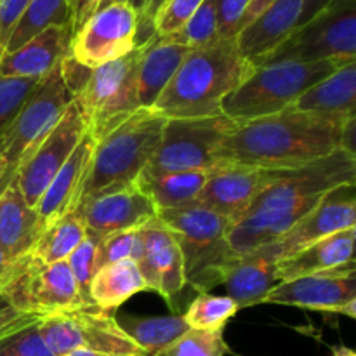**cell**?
<instances>
[{
    "label": "cell",
    "mask_w": 356,
    "mask_h": 356,
    "mask_svg": "<svg viewBox=\"0 0 356 356\" xmlns=\"http://www.w3.org/2000/svg\"><path fill=\"white\" fill-rule=\"evenodd\" d=\"M356 184V155L337 149L329 156L292 169H270V181L245 214L226 232L235 256L280 242L330 190Z\"/></svg>",
    "instance_id": "1"
},
{
    "label": "cell",
    "mask_w": 356,
    "mask_h": 356,
    "mask_svg": "<svg viewBox=\"0 0 356 356\" xmlns=\"http://www.w3.org/2000/svg\"><path fill=\"white\" fill-rule=\"evenodd\" d=\"M356 117V115H355ZM353 117H325L291 108L280 113L236 122L219 148V162L261 169H292L343 148V129Z\"/></svg>",
    "instance_id": "2"
},
{
    "label": "cell",
    "mask_w": 356,
    "mask_h": 356,
    "mask_svg": "<svg viewBox=\"0 0 356 356\" xmlns=\"http://www.w3.org/2000/svg\"><path fill=\"white\" fill-rule=\"evenodd\" d=\"M256 66L238 52L235 38H219L191 49L152 106L165 118H200L221 115L222 101Z\"/></svg>",
    "instance_id": "3"
},
{
    "label": "cell",
    "mask_w": 356,
    "mask_h": 356,
    "mask_svg": "<svg viewBox=\"0 0 356 356\" xmlns=\"http://www.w3.org/2000/svg\"><path fill=\"white\" fill-rule=\"evenodd\" d=\"M165 120L152 108H139L97 136L80 202L134 183L155 155Z\"/></svg>",
    "instance_id": "4"
},
{
    "label": "cell",
    "mask_w": 356,
    "mask_h": 356,
    "mask_svg": "<svg viewBox=\"0 0 356 356\" xmlns=\"http://www.w3.org/2000/svg\"><path fill=\"white\" fill-rule=\"evenodd\" d=\"M356 63V61H355ZM346 63L323 61H275L254 68L222 101V115L235 122H247L287 110L305 90L318 83ZM350 65V63H348Z\"/></svg>",
    "instance_id": "5"
},
{
    "label": "cell",
    "mask_w": 356,
    "mask_h": 356,
    "mask_svg": "<svg viewBox=\"0 0 356 356\" xmlns=\"http://www.w3.org/2000/svg\"><path fill=\"white\" fill-rule=\"evenodd\" d=\"M156 219L179 243L186 282L200 292L218 285L225 266L235 257L226 243V232L232 221L198 202L163 209L159 211Z\"/></svg>",
    "instance_id": "6"
},
{
    "label": "cell",
    "mask_w": 356,
    "mask_h": 356,
    "mask_svg": "<svg viewBox=\"0 0 356 356\" xmlns=\"http://www.w3.org/2000/svg\"><path fill=\"white\" fill-rule=\"evenodd\" d=\"M0 294L21 313L47 316L89 308L66 261L47 264L33 252L10 259Z\"/></svg>",
    "instance_id": "7"
},
{
    "label": "cell",
    "mask_w": 356,
    "mask_h": 356,
    "mask_svg": "<svg viewBox=\"0 0 356 356\" xmlns=\"http://www.w3.org/2000/svg\"><path fill=\"white\" fill-rule=\"evenodd\" d=\"M141 52L143 45H139L124 58L89 70L80 83L75 101L92 139L139 110L138 68Z\"/></svg>",
    "instance_id": "8"
},
{
    "label": "cell",
    "mask_w": 356,
    "mask_h": 356,
    "mask_svg": "<svg viewBox=\"0 0 356 356\" xmlns=\"http://www.w3.org/2000/svg\"><path fill=\"white\" fill-rule=\"evenodd\" d=\"M38 329L54 356L75 350H89L110 356H146L120 329L115 312L97 306L42 316Z\"/></svg>",
    "instance_id": "9"
},
{
    "label": "cell",
    "mask_w": 356,
    "mask_h": 356,
    "mask_svg": "<svg viewBox=\"0 0 356 356\" xmlns=\"http://www.w3.org/2000/svg\"><path fill=\"white\" fill-rule=\"evenodd\" d=\"M226 115L200 118H167L155 155L146 167L156 172L211 170L219 163V148L235 131Z\"/></svg>",
    "instance_id": "10"
},
{
    "label": "cell",
    "mask_w": 356,
    "mask_h": 356,
    "mask_svg": "<svg viewBox=\"0 0 356 356\" xmlns=\"http://www.w3.org/2000/svg\"><path fill=\"white\" fill-rule=\"evenodd\" d=\"M323 59L346 65L356 61V0H332L318 16L296 28L291 37L261 65Z\"/></svg>",
    "instance_id": "11"
},
{
    "label": "cell",
    "mask_w": 356,
    "mask_h": 356,
    "mask_svg": "<svg viewBox=\"0 0 356 356\" xmlns=\"http://www.w3.org/2000/svg\"><path fill=\"white\" fill-rule=\"evenodd\" d=\"M75 99V90L63 73L61 63L45 76L24 103L10 127L0 138V155L6 156L10 169L17 163L44 136L52 131L66 108Z\"/></svg>",
    "instance_id": "12"
},
{
    "label": "cell",
    "mask_w": 356,
    "mask_h": 356,
    "mask_svg": "<svg viewBox=\"0 0 356 356\" xmlns=\"http://www.w3.org/2000/svg\"><path fill=\"white\" fill-rule=\"evenodd\" d=\"M86 134L87 124L79 103L73 99L52 131L44 136L28 155L23 156L14 170V181L30 207L35 209L45 188L51 184L58 170L65 165Z\"/></svg>",
    "instance_id": "13"
},
{
    "label": "cell",
    "mask_w": 356,
    "mask_h": 356,
    "mask_svg": "<svg viewBox=\"0 0 356 356\" xmlns=\"http://www.w3.org/2000/svg\"><path fill=\"white\" fill-rule=\"evenodd\" d=\"M138 10L129 2L110 3L72 35L70 56L89 70L124 58L138 47Z\"/></svg>",
    "instance_id": "14"
},
{
    "label": "cell",
    "mask_w": 356,
    "mask_h": 356,
    "mask_svg": "<svg viewBox=\"0 0 356 356\" xmlns=\"http://www.w3.org/2000/svg\"><path fill=\"white\" fill-rule=\"evenodd\" d=\"M264 305L294 306L312 312L341 313L356 318V270L355 261L323 271L280 282L270 291Z\"/></svg>",
    "instance_id": "15"
},
{
    "label": "cell",
    "mask_w": 356,
    "mask_h": 356,
    "mask_svg": "<svg viewBox=\"0 0 356 356\" xmlns=\"http://www.w3.org/2000/svg\"><path fill=\"white\" fill-rule=\"evenodd\" d=\"M76 209L82 214L87 232L101 236L141 228L159 216L153 202L143 193L136 181L127 186L92 195L80 202Z\"/></svg>",
    "instance_id": "16"
},
{
    "label": "cell",
    "mask_w": 356,
    "mask_h": 356,
    "mask_svg": "<svg viewBox=\"0 0 356 356\" xmlns=\"http://www.w3.org/2000/svg\"><path fill=\"white\" fill-rule=\"evenodd\" d=\"M141 229L143 252L138 268L146 291L160 294L169 302L170 309H176V298L188 284L179 243L159 219H153Z\"/></svg>",
    "instance_id": "17"
},
{
    "label": "cell",
    "mask_w": 356,
    "mask_h": 356,
    "mask_svg": "<svg viewBox=\"0 0 356 356\" xmlns=\"http://www.w3.org/2000/svg\"><path fill=\"white\" fill-rule=\"evenodd\" d=\"M268 181L270 169L236 162H221L218 167L211 169L195 202L212 209L233 222L245 214Z\"/></svg>",
    "instance_id": "18"
},
{
    "label": "cell",
    "mask_w": 356,
    "mask_h": 356,
    "mask_svg": "<svg viewBox=\"0 0 356 356\" xmlns=\"http://www.w3.org/2000/svg\"><path fill=\"white\" fill-rule=\"evenodd\" d=\"M348 228H356L355 184H343L330 190L292 226L291 232L280 240L284 252L282 259Z\"/></svg>",
    "instance_id": "19"
},
{
    "label": "cell",
    "mask_w": 356,
    "mask_h": 356,
    "mask_svg": "<svg viewBox=\"0 0 356 356\" xmlns=\"http://www.w3.org/2000/svg\"><path fill=\"white\" fill-rule=\"evenodd\" d=\"M282 256V243L275 242L259 247L243 256H235L225 266L219 284L225 285L226 296L238 305L250 308L264 305V299L278 280V263Z\"/></svg>",
    "instance_id": "20"
},
{
    "label": "cell",
    "mask_w": 356,
    "mask_h": 356,
    "mask_svg": "<svg viewBox=\"0 0 356 356\" xmlns=\"http://www.w3.org/2000/svg\"><path fill=\"white\" fill-rule=\"evenodd\" d=\"M94 139L87 132L82 141L76 145L65 165L58 170L54 179L45 188L44 195L38 204L35 205L38 221H40L42 232L52 222L61 219L63 216L75 211L82 198L83 183H86L87 172H89L90 160H92Z\"/></svg>",
    "instance_id": "21"
},
{
    "label": "cell",
    "mask_w": 356,
    "mask_h": 356,
    "mask_svg": "<svg viewBox=\"0 0 356 356\" xmlns=\"http://www.w3.org/2000/svg\"><path fill=\"white\" fill-rule=\"evenodd\" d=\"M305 0H273L252 23L247 24L235 42L242 58L261 65L298 28Z\"/></svg>",
    "instance_id": "22"
},
{
    "label": "cell",
    "mask_w": 356,
    "mask_h": 356,
    "mask_svg": "<svg viewBox=\"0 0 356 356\" xmlns=\"http://www.w3.org/2000/svg\"><path fill=\"white\" fill-rule=\"evenodd\" d=\"M70 45L72 28H47L16 51L0 56V76L44 79L70 54Z\"/></svg>",
    "instance_id": "23"
},
{
    "label": "cell",
    "mask_w": 356,
    "mask_h": 356,
    "mask_svg": "<svg viewBox=\"0 0 356 356\" xmlns=\"http://www.w3.org/2000/svg\"><path fill=\"white\" fill-rule=\"evenodd\" d=\"M356 228L325 236L278 263V280L287 282L306 275L336 270L355 261Z\"/></svg>",
    "instance_id": "24"
},
{
    "label": "cell",
    "mask_w": 356,
    "mask_h": 356,
    "mask_svg": "<svg viewBox=\"0 0 356 356\" xmlns=\"http://www.w3.org/2000/svg\"><path fill=\"white\" fill-rule=\"evenodd\" d=\"M190 51L184 45L156 35L143 45L138 68L139 108H152L155 104Z\"/></svg>",
    "instance_id": "25"
},
{
    "label": "cell",
    "mask_w": 356,
    "mask_h": 356,
    "mask_svg": "<svg viewBox=\"0 0 356 356\" xmlns=\"http://www.w3.org/2000/svg\"><path fill=\"white\" fill-rule=\"evenodd\" d=\"M289 108L325 117H355L356 63L337 68L329 76L305 90Z\"/></svg>",
    "instance_id": "26"
},
{
    "label": "cell",
    "mask_w": 356,
    "mask_h": 356,
    "mask_svg": "<svg viewBox=\"0 0 356 356\" xmlns=\"http://www.w3.org/2000/svg\"><path fill=\"white\" fill-rule=\"evenodd\" d=\"M40 233L37 211L24 202L13 177L0 195V249L16 259L33 249Z\"/></svg>",
    "instance_id": "27"
},
{
    "label": "cell",
    "mask_w": 356,
    "mask_h": 356,
    "mask_svg": "<svg viewBox=\"0 0 356 356\" xmlns=\"http://www.w3.org/2000/svg\"><path fill=\"white\" fill-rule=\"evenodd\" d=\"M211 170L156 172L145 167L136 184L153 202L156 211L174 209L197 200Z\"/></svg>",
    "instance_id": "28"
},
{
    "label": "cell",
    "mask_w": 356,
    "mask_h": 356,
    "mask_svg": "<svg viewBox=\"0 0 356 356\" xmlns=\"http://www.w3.org/2000/svg\"><path fill=\"white\" fill-rule=\"evenodd\" d=\"M143 291H146V285L138 263L125 259L99 268L90 282L89 294L94 306L117 312L120 305Z\"/></svg>",
    "instance_id": "29"
},
{
    "label": "cell",
    "mask_w": 356,
    "mask_h": 356,
    "mask_svg": "<svg viewBox=\"0 0 356 356\" xmlns=\"http://www.w3.org/2000/svg\"><path fill=\"white\" fill-rule=\"evenodd\" d=\"M117 322L120 329L145 351L146 356H159L177 339H181L188 330H191L184 322L183 315L152 316V318L120 316Z\"/></svg>",
    "instance_id": "30"
},
{
    "label": "cell",
    "mask_w": 356,
    "mask_h": 356,
    "mask_svg": "<svg viewBox=\"0 0 356 356\" xmlns=\"http://www.w3.org/2000/svg\"><path fill=\"white\" fill-rule=\"evenodd\" d=\"M86 236L87 226L79 209H75L47 226L37 238L31 252L47 264L59 263L68 259L70 254L86 240Z\"/></svg>",
    "instance_id": "31"
},
{
    "label": "cell",
    "mask_w": 356,
    "mask_h": 356,
    "mask_svg": "<svg viewBox=\"0 0 356 356\" xmlns=\"http://www.w3.org/2000/svg\"><path fill=\"white\" fill-rule=\"evenodd\" d=\"M51 26L72 28V10L68 0H30L3 52L16 51L35 35Z\"/></svg>",
    "instance_id": "32"
},
{
    "label": "cell",
    "mask_w": 356,
    "mask_h": 356,
    "mask_svg": "<svg viewBox=\"0 0 356 356\" xmlns=\"http://www.w3.org/2000/svg\"><path fill=\"white\" fill-rule=\"evenodd\" d=\"M238 305L228 296H212L200 292L183 315L191 330H225L226 323L238 313Z\"/></svg>",
    "instance_id": "33"
},
{
    "label": "cell",
    "mask_w": 356,
    "mask_h": 356,
    "mask_svg": "<svg viewBox=\"0 0 356 356\" xmlns=\"http://www.w3.org/2000/svg\"><path fill=\"white\" fill-rule=\"evenodd\" d=\"M165 38L176 42V44L184 45L188 49L205 47V45H211L216 40H219L218 6H216V0H204L188 23L179 31Z\"/></svg>",
    "instance_id": "34"
},
{
    "label": "cell",
    "mask_w": 356,
    "mask_h": 356,
    "mask_svg": "<svg viewBox=\"0 0 356 356\" xmlns=\"http://www.w3.org/2000/svg\"><path fill=\"white\" fill-rule=\"evenodd\" d=\"M44 79L0 76V138L10 127L21 108L30 99V96Z\"/></svg>",
    "instance_id": "35"
},
{
    "label": "cell",
    "mask_w": 356,
    "mask_h": 356,
    "mask_svg": "<svg viewBox=\"0 0 356 356\" xmlns=\"http://www.w3.org/2000/svg\"><path fill=\"white\" fill-rule=\"evenodd\" d=\"M143 228V226H141ZM127 229L104 235L97 249L96 266L97 270L104 264L117 263V261H134L138 263L143 252V229Z\"/></svg>",
    "instance_id": "36"
},
{
    "label": "cell",
    "mask_w": 356,
    "mask_h": 356,
    "mask_svg": "<svg viewBox=\"0 0 356 356\" xmlns=\"http://www.w3.org/2000/svg\"><path fill=\"white\" fill-rule=\"evenodd\" d=\"M103 236L96 235V233L87 232L86 240L73 250L68 256L66 263H68L70 270H72L73 277H75L76 285H79V291L82 294L83 301L89 306H94L90 301V282H92L94 275H96L97 266H96V257H97V249H99V243Z\"/></svg>",
    "instance_id": "37"
},
{
    "label": "cell",
    "mask_w": 356,
    "mask_h": 356,
    "mask_svg": "<svg viewBox=\"0 0 356 356\" xmlns=\"http://www.w3.org/2000/svg\"><path fill=\"white\" fill-rule=\"evenodd\" d=\"M226 353L228 346L222 330H188L181 339L159 356H225Z\"/></svg>",
    "instance_id": "38"
},
{
    "label": "cell",
    "mask_w": 356,
    "mask_h": 356,
    "mask_svg": "<svg viewBox=\"0 0 356 356\" xmlns=\"http://www.w3.org/2000/svg\"><path fill=\"white\" fill-rule=\"evenodd\" d=\"M204 0H163L153 17V31L156 37H169L179 31L197 13Z\"/></svg>",
    "instance_id": "39"
},
{
    "label": "cell",
    "mask_w": 356,
    "mask_h": 356,
    "mask_svg": "<svg viewBox=\"0 0 356 356\" xmlns=\"http://www.w3.org/2000/svg\"><path fill=\"white\" fill-rule=\"evenodd\" d=\"M0 356H54L45 344L37 322L0 341Z\"/></svg>",
    "instance_id": "40"
},
{
    "label": "cell",
    "mask_w": 356,
    "mask_h": 356,
    "mask_svg": "<svg viewBox=\"0 0 356 356\" xmlns=\"http://www.w3.org/2000/svg\"><path fill=\"white\" fill-rule=\"evenodd\" d=\"M250 0H216L218 6L219 38H236Z\"/></svg>",
    "instance_id": "41"
},
{
    "label": "cell",
    "mask_w": 356,
    "mask_h": 356,
    "mask_svg": "<svg viewBox=\"0 0 356 356\" xmlns=\"http://www.w3.org/2000/svg\"><path fill=\"white\" fill-rule=\"evenodd\" d=\"M28 3L30 0H0V56L6 51L7 42L26 10Z\"/></svg>",
    "instance_id": "42"
},
{
    "label": "cell",
    "mask_w": 356,
    "mask_h": 356,
    "mask_svg": "<svg viewBox=\"0 0 356 356\" xmlns=\"http://www.w3.org/2000/svg\"><path fill=\"white\" fill-rule=\"evenodd\" d=\"M42 316L37 315H26V313H21L0 294V341L6 339L10 334L17 332L23 327L30 325V323L37 322Z\"/></svg>",
    "instance_id": "43"
},
{
    "label": "cell",
    "mask_w": 356,
    "mask_h": 356,
    "mask_svg": "<svg viewBox=\"0 0 356 356\" xmlns=\"http://www.w3.org/2000/svg\"><path fill=\"white\" fill-rule=\"evenodd\" d=\"M70 10H72V35L92 16L96 10L117 2H127V0H68Z\"/></svg>",
    "instance_id": "44"
},
{
    "label": "cell",
    "mask_w": 356,
    "mask_h": 356,
    "mask_svg": "<svg viewBox=\"0 0 356 356\" xmlns=\"http://www.w3.org/2000/svg\"><path fill=\"white\" fill-rule=\"evenodd\" d=\"M330 2H332V0H305L298 28L302 26V24H306L308 21H312L315 16H318L322 10H325L327 7L330 6Z\"/></svg>",
    "instance_id": "45"
},
{
    "label": "cell",
    "mask_w": 356,
    "mask_h": 356,
    "mask_svg": "<svg viewBox=\"0 0 356 356\" xmlns=\"http://www.w3.org/2000/svg\"><path fill=\"white\" fill-rule=\"evenodd\" d=\"M271 2H273V0H250L249 7H247V13H245V16H243V21H242V30L247 26V24L252 23V21L256 19V17L259 16V14L263 13L268 6H271Z\"/></svg>",
    "instance_id": "46"
},
{
    "label": "cell",
    "mask_w": 356,
    "mask_h": 356,
    "mask_svg": "<svg viewBox=\"0 0 356 356\" xmlns=\"http://www.w3.org/2000/svg\"><path fill=\"white\" fill-rule=\"evenodd\" d=\"M9 263H10V259H9V257H7V254L3 252L2 249H0V289H2L3 278H6V273H7V268H9Z\"/></svg>",
    "instance_id": "47"
},
{
    "label": "cell",
    "mask_w": 356,
    "mask_h": 356,
    "mask_svg": "<svg viewBox=\"0 0 356 356\" xmlns=\"http://www.w3.org/2000/svg\"><path fill=\"white\" fill-rule=\"evenodd\" d=\"M332 356H356V353L348 346H332Z\"/></svg>",
    "instance_id": "48"
},
{
    "label": "cell",
    "mask_w": 356,
    "mask_h": 356,
    "mask_svg": "<svg viewBox=\"0 0 356 356\" xmlns=\"http://www.w3.org/2000/svg\"><path fill=\"white\" fill-rule=\"evenodd\" d=\"M63 356H110V355L96 353V351H89V350H75V351H70V353H66Z\"/></svg>",
    "instance_id": "49"
},
{
    "label": "cell",
    "mask_w": 356,
    "mask_h": 356,
    "mask_svg": "<svg viewBox=\"0 0 356 356\" xmlns=\"http://www.w3.org/2000/svg\"><path fill=\"white\" fill-rule=\"evenodd\" d=\"M127 2H129V6L134 7V9L138 10L139 16H141L143 10H145V7H146V2H148V0H127Z\"/></svg>",
    "instance_id": "50"
},
{
    "label": "cell",
    "mask_w": 356,
    "mask_h": 356,
    "mask_svg": "<svg viewBox=\"0 0 356 356\" xmlns=\"http://www.w3.org/2000/svg\"><path fill=\"white\" fill-rule=\"evenodd\" d=\"M13 177H14V169H10V167H9V170H7V174L3 176V179L0 181V195H2V191L6 190L7 184L10 183V179H13Z\"/></svg>",
    "instance_id": "51"
},
{
    "label": "cell",
    "mask_w": 356,
    "mask_h": 356,
    "mask_svg": "<svg viewBox=\"0 0 356 356\" xmlns=\"http://www.w3.org/2000/svg\"><path fill=\"white\" fill-rule=\"evenodd\" d=\"M7 170H9V163H7L6 156L0 155V181L3 179V176L7 174Z\"/></svg>",
    "instance_id": "52"
}]
</instances>
